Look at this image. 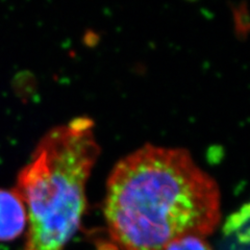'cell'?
<instances>
[{
	"label": "cell",
	"mask_w": 250,
	"mask_h": 250,
	"mask_svg": "<svg viewBox=\"0 0 250 250\" xmlns=\"http://www.w3.org/2000/svg\"><path fill=\"white\" fill-rule=\"evenodd\" d=\"M104 213L123 250H164L179 238L215 230L220 192L187 150L147 144L112 170Z\"/></svg>",
	"instance_id": "cell-1"
},
{
	"label": "cell",
	"mask_w": 250,
	"mask_h": 250,
	"mask_svg": "<svg viewBox=\"0 0 250 250\" xmlns=\"http://www.w3.org/2000/svg\"><path fill=\"white\" fill-rule=\"evenodd\" d=\"M99 146L91 119L80 117L46 134L17 178L27 210L24 250H62L80 228L85 186Z\"/></svg>",
	"instance_id": "cell-2"
},
{
	"label": "cell",
	"mask_w": 250,
	"mask_h": 250,
	"mask_svg": "<svg viewBox=\"0 0 250 250\" xmlns=\"http://www.w3.org/2000/svg\"><path fill=\"white\" fill-rule=\"evenodd\" d=\"M27 224L25 203L16 189H0V242L21 236Z\"/></svg>",
	"instance_id": "cell-3"
},
{
	"label": "cell",
	"mask_w": 250,
	"mask_h": 250,
	"mask_svg": "<svg viewBox=\"0 0 250 250\" xmlns=\"http://www.w3.org/2000/svg\"><path fill=\"white\" fill-rule=\"evenodd\" d=\"M164 250H213L205 238L198 236H186L179 238Z\"/></svg>",
	"instance_id": "cell-4"
}]
</instances>
